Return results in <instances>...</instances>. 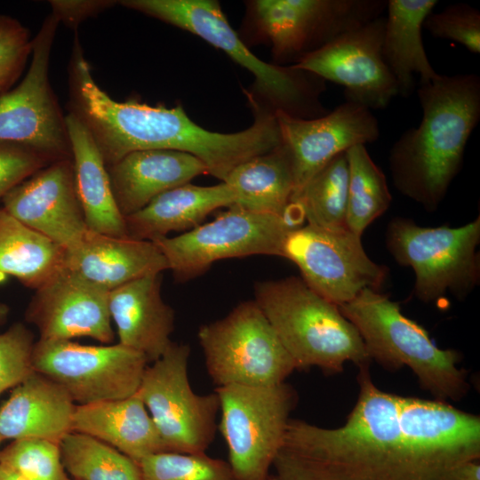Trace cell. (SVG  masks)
<instances>
[{"label":"cell","instance_id":"obj_29","mask_svg":"<svg viewBox=\"0 0 480 480\" xmlns=\"http://www.w3.org/2000/svg\"><path fill=\"white\" fill-rule=\"evenodd\" d=\"M65 249L0 206V274L37 289L64 266Z\"/></svg>","mask_w":480,"mask_h":480},{"label":"cell","instance_id":"obj_44","mask_svg":"<svg viewBox=\"0 0 480 480\" xmlns=\"http://www.w3.org/2000/svg\"><path fill=\"white\" fill-rule=\"evenodd\" d=\"M2 441L1 437H0V442Z\"/></svg>","mask_w":480,"mask_h":480},{"label":"cell","instance_id":"obj_21","mask_svg":"<svg viewBox=\"0 0 480 480\" xmlns=\"http://www.w3.org/2000/svg\"><path fill=\"white\" fill-rule=\"evenodd\" d=\"M107 170L124 217L141 210L160 194L208 174L206 166L196 156L171 149L134 151L107 166Z\"/></svg>","mask_w":480,"mask_h":480},{"label":"cell","instance_id":"obj_14","mask_svg":"<svg viewBox=\"0 0 480 480\" xmlns=\"http://www.w3.org/2000/svg\"><path fill=\"white\" fill-rule=\"evenodd\" d=\"M59 25L51 13L33 38L28 70L14 89L0 93V141L32 148L52 161L72 159L71 145L57 97L49 80V63Z\"/></svg>","mask_w":480,"mask_h":480},{"label":"cell","instance_id":"obj_39","mask_svg":"<svg viewBox=\"0 0 480 480\" xmlns=\"http://www.w3.org/2000/svg\"><path fill=\"white\" fill-rule=\"evenodd\" d=\"M52 14L65 26L76 29L84 20L97 16L118 2L112 0H51Z\"/></svg>","mask_w":480,"mask_h":480},{"label":"cell","instance_id":"obj_42","mask_svg":"<svg viewBox=\"0 0 480 480\" xmlns=\"http://www.w3.org/2000/svg\"><path fill=\"white\" fill-rule=\"evenodd\" d=\"M9 312V307L4 302H0V328L5 324Z\"/></svg>","mask_w":480,"mask_h":480},{"label":"cell","instance_id":"obj_4","mask_svg":"<svg viewBox=\"0 0 480 480\" xmlns=\"http://www.w3.org/2000/svg\"><path fill=\"white\" fill-rule=\"evenodd\" d=\"M254 294L297 369L316 366L336 373L348 362L360 367L372 361L360 334L339 306L301 277L257 282Z\"/></svg>","mask_w":480,"mask_h":480},{"label":"cell","instance_id":"obj_37","mask_svg":"<svg viewBox=\"0 0 480 480\" xmlns=\"http://www.w3.org/2000/svg\"><path fill=\"white\" fill-rule=\"evenodd\" d=\"M32 46L28 30L18 20L0 14V93L20 77Z\"/></svg>","mask_w":480,"mask_h":480},{"label":"cell","instance_id":"obj_35","mask_svg":"<svg viewBox=\"0 0 480 480\" xmlns=\"http://www.w3.org/2000/svg\"><path fill=\"white\" fill-rule=\"evenodd\" d=\"M423 27L434 37L456 42L475 54L480 52V12L469 4H453L431 12Z\"/></svg>","mask_w":480,"mask_h":480},{"label":"cell","instance_id":"obj_33","mask_svg":"<svg viewBox=\"0 0 480 480\" xmlns=\"http://www.w3.org/2000/svg\"><path fill=\"white\" fill-rule=\"evenodd\" d=\"M141 480H238L228 462L202 453L162 452L139 462Z\"/></svg>","mask_w":480,"mask_h":480},{"label":"cell","instance_id":"obj_24","mask_svg":"<svg viewBox=\"0 0 480 480\" xmlns=\"http://www.w3.org/2000/svg\"><path fill=\"white\" fill-rule=\"evenodd\" d=\"M72 431L93 436L138 464L145 457L167 452L137 392L123 399L76 404Z\"/></svg>","mask_w":480,"mask_h":480},{"label":"cell","instance_id":"obj_7","mask_svg":"<svg viewBox=\"0 0 480 480\" xmlns=\"http://www.w3.org/2000/svg\"><path fill=\"white\" fill-rule=\"evenodd\" d=\"M305 222L300 209L292 202L282 215L228 207L208 223L152 242L165 257L175 279L186 282L223 259L260 254L281 257L287 236Z\"/></svg>","mask_w":480,"mask_h":480},{"label":"cell","instance_id":"obj_32","mask_svg":"<svg viewBox=\"0 0 480 480\" xmlns=\"http://www.w3.org/2000/svg\"><path fill=\"white\" fill-rule=\"evenodd\" d=\"M60 450L74 480H141L136 461L89 435L70 431L60 440Z\"/></svg>","mask_w":480,"mask_h":480},{"label":"cell","instance_id":"obj_22","mask_svg":"<svg viewBox=\"0 0 480 480\" xmlns=\"http://www.w3.org/2000/svg\"><path fill=\"white\" fill-rule=\"evenodd\" d=\"M64 267L108 292L168 269L165 257L154 242L89 229L77 244L65 250Z\"/></svg>","mask_w":480,"mask_h":480},{"label":"cell","instance_id":"obj_17","mask_svg":"<svg viewBox=\"0 0 480 480\" xmlns=\"http://www.w3.org/2000/svg\"><path fill=\"white\" fill-rule=\"evenodd\" d=\"M276 117L281 143L292 162V195L338 155L380 137L379 123L372 110L350 100L316 118H299L281 110H276Z\"/></svg>","mask_w":480,"mask_h":480},{"label":"cell","instance_id":"obj_3","mask_svg":"<svg viewBox=\"0 0 480 480\" xmlns=\"http://www.w3.org/2000/svg\"><path fill=\"white\" fill-rule=\"evenodd\" d=\"M422 118L393 144L388 157L396 188L435 212L461 169L467 143L480 119V77L440 75L419 84Z\"/></svg>","mask_w":480,"mask_h":480},{"label":"cell","instance_id":"obj_18","mask_svg":"<svg viewBox=\"0 0 480 480\" xmlns=\"http://www.w3.org/2000/svg\"><path fill=\"white\" fill-rule=\"evenodd\" d=\"M108 293L63 266L35 290L25 317L36 327L42 340L89 337L110 344L115 332Z\"/></svg>","mask_w":480,"mask_h":480},{"label":"cell","instance_id":"obj_16","mask_svg":"<svg viewBox=\"0 0 480 480\" xmlns=\"http://www.w3.org/2000/svg\"><path fill=\"white\" fill-rule=\"evenodd\" d=\"M385 16L351 30L308 53L292 66L344 87L346 100L382 109L398 96L397 85L384 62Z\"/></svg>","mask_w":480,"mask_h":480},{"label":"cell","instance_id":"obj_8","mask_svg":"<svg viewBox=\"0 0 480 480\" xmlns=\"http://www.w3.org/2000/svg\"><path fill=\"white\" fill-rule=\"evenodd\" d=\"M385 243L395 260L415 274L414 294L429 303L447 292L462 300L480 280V217L458 227H421L396 217L388 225Z\"/></svg>","mask_w":480,"mask_h":480},{"label":"cell","instance_id":"obj_12","mask_svg":"<svg viewBox=\"0 0 480 480\" xmlns=\"http://www.w3.org/2000/svg\"><path fill=\"white\" fill-rule=\"evenodd\" d=\"M248 5L252 22L270 43L274 58L295 64L382 16L387 0H255Z\"/></svg>","mask_w":480,"mask_h":480},{"label":"cell","instance_id":"obj_31","mask_svg":"<svg viewBox=\"0 0 480 480\" xmlns=\"http://www.w3.org/2000/svg\"><path fill=\"white\" fill-rule=\"evenodd\" d=\"M348 164L347 227L362 236L366 228L389 207L392 196L385 174L365 145L346 151Z\"/></svg>","mask_w":480,"mask_h":480},{"label":"cell","instance_id":"obj_13","mask_svg":"<svg viewBox=\"0 0 480 480\" xmlns=\"http://www.w3.org/2000/svg\"><path fill=\"white\" fill-rule=\"evenodd\" d=\"M32 364L35 372L61 385L75 403L88 404L134 395L148 360L119 343L93 346L39 339L34 345Z\"/></svg>","mask_w":480,"mask_h":480},{"label":"cell","instance_id":"obj_1","mask_svg":"<svg viewBox=\"0 0 480 480\" xmlns=\"http://www.w3.org/2000/svg\"><path fill=\"white\" fill-rule=\"evenodd\" d=\"M346 421L326 428L290 419L273 468L279 480H456L480 460V418L447 402L386 392L359 367Z\"/></svg>","mask_w":480,"mask_h":480},{"label":"cell","instance_id":"obj_28","mask_svg":"<svg viewBox=\"0 0 480 480\" xmlns=\"http://www.w3.org/2000/svg\"><path fill=\"white\" fill-rule=\"evenodd\" d=\"M223 182L235 194V202L230 207L257 213L282 215L294 190L289 153L281 143L268 152L239 164Z\"/></svg>","mask_w":480,"mask_h":480},{"label":"cell","instance_id":"obj_6","mask_svg":"<svg viewBox=\"0 0 480 480\" xmlns=\"http://www.w3.org/2000/svg\"><path fill=\"white\" fill-rule=\"evenodd\" d=\"M122 5L187 30L225 52L255 77L263 103L292 116L309 119L327 111L320 102L325 90L317 76L297 68L267 63L252 53L230 27L220 4L213 0H124Z\"/></svg>","mask_w":480,"mask_h":480},{"label":"cell","instance_id":"obj_19","mask_svg":"<svg viewBox=\"0 0 480 480\" xmlns=\"http://www.w3.org/2000/svg\"><path fill=\"white\" fill-rule=\"evenodd\" d=\"M1 202L9 214L65 250L77 244L88 231L70 158L42 168L11 189Z\"/></svg>","mask_w":480,"mask_h":480},{"label":"cell","instance_id":"obj_23","mask_svg":"<svg viewBox=\"0 0 480 480\" xmlns=\"http://www.w3.org/2000/svg\"><path fill=\"white\" fill-rule=\"evenodd\" d=\"M75 407L61 385L34 372L14 387L0 406V437L40 438L60 444L72 431Z\"/></svg>","mask_w":480,"mask_h":480},{"label":"cell","instance_id":"obj_30","mask_svg":"<svg viewBox=\"0 0 480 480\" xmlns=\"http://www.w3.org/2000/svg\"><path fill=\"white\" fill-rule=\"evenodd\" d=\"M348 164L346 152L319 170L299 191L296 204L307 224L329 229L346 228Z\"/></svg>","mask_w":480,"mask_h":480},{"label":"cell","instance_id":"obj_15","mask_svg":"<svg viewBox=\"0 0 480 480\" xmlns=\"http://www.w3.org/2000/svg\"><path fill=\"white\" fill-rule=\"evenodd\" d=\"M361 238L348 228L329 229L306 223L287 236L281 257L298 267L313 291L340 306L364 289L379 292L388 276V267L369 258Z\"/></svg>","mask_w":480,"mask_h":480},{"label":"cell","instance_id":"obj_43","mask_svg":"<svg viewBox=\"0 0 480 480\" xmlns=\"http://www.w3.org/2000/svg\"><path fill=\"white\" fill-rule=\"evenodd\" d=\"M267 480H279L275 475H269Z\"/></svg>","mask_w":480,"mask_h":480},{"label":"cell","instance_id":"obj_25","mask_svg":"<svg viewBox=\"0 0 480 480\" xmlns=\"http://www.w3.org/2000/svg\"><path fill=\"white\" fill-rule=\"evenodd\" d=\"M235 202L231 188L187 183L165 191L137 212L124 217L127 236L154 241L172 231L186 232L201 225L212 212L230 207Z\"/></svg>","mask_w":480,"mask_h":480},{"label":"cell","instance_id":"obj_38","mask_svg":"<svg viewBox=\"0 0 480 480\" xmlns=\"http://www.w3.org/2000/svg\"><path fill=\"white\" fill-rule=\"evenodd\" d=\"M52 162L28 146L0 141V202L11 189Z\"/></svg>","mask_w":480,"mask_h":480},{"label":"cell","instance_id":"obj_41","mask_svg":"<svg viewBox=\"0 0 480 480\" xmlns=\"http://www.w3.org/2000/svg\"><path fill=\"white\" fill-rule=\"evenodd\" d=\"M0 480H28L18 473L0 465Z\"/></svg>","mask_w":480,"mask_h":480},{"label":"cell","instance_id":"obj_36","mask_svg":"<svg viewBox=\"0 0 480 480\" xmlns=\"http://www.w3.org/2000/svg\"><path fill=\"white\" fill-rule=\"evenodd\" d=\"M34 334L21 323L0 332V395L35 372L32 355Z\"/></svg>","mask_w":480,"mask_h":480},{"label":"cell","instance_id":"obj_34","mask_svg":"<svg viewBox=\"0 0 480 480\" xmlns=\"http://www.w3.org/2000/svg\"><path fill=\"white\" fill-rule=\"evenodd\" d=\"M0 465L28 480H72L62 464L60 444L50 440H13L0 451Z\"/></svg>","mask_w":480,"mask_h":480},{"label":"cell","instance_id":"obj_5","mask_svg":"<svg viewBox=\"0 0 480 480\" xmlns=\"http://www.w3.org/2000/svg\"><path fill=\"white\" fill-rule=\"evenodd\" d=\"M339 308L357 330L371 360L392 371L407 366L439 401H459L468 392L467 372L459 367L460 354L438 348L420 324L402 313L399 303L364 289Z\"/></svg>","mask_w":480,"mask_h":480},{"label":"cell","instance_id":"obj_10","mask_svg":"<svg viewBox=\"0 0 480 480\" xmlns=\"http://www.w3.org/2000/svg\"><path fill=\"white\" fill-rule=\"evenodd\" d=\"M220 430L238 480H267L282 445L296 391L285 382L268 387H217Z\"/></svg>","mask_w":480,"mask_h":480},{"label":"cell","instance_id":"obj_2","mask_svg":"<svg viewBox=\"0 0 480 480\" xmlns=\"http://www.w3.org/2000/svg\"><path fill=\"white\" fill-rule=\"evenodd\" d=\"M68 74V113L85 126L106 166L134 151L178 150L196 156L208 174L224 181L236 165L266 148L265 134L258 124L221 133L194 123L181 106L114 100L93 79L77 36Z\"/></svg>","mask_w":480,"mask_h":480},{"label":"cell","instance_id":"obj_40","mask_svg":"<svg viewBox=\"0 0 480 480\" xmlns=\"http://www.w3.org/2000/svg\"><path fill=\"white\" fill-rule=\"evenodd\" d=\"M455 477L456 480H480L479 460H469L460 465Z\"/></svg>","mask_w":480,"mask_h":480},{"label":"cell","instance_id":"obj_9","mask_svg":"<svg viewBox=\"0 0 480 480\" xmlns=\"http://www.w3.org/2000/svg\"><path fill=\"white\" fill-rule=\"evenodd\" d=\"M207 372L217 387H268L297 370L255 300L244 301L197 332Z\"/></svg>","mask_w":480,"mask_h":480},{"label":"cell","instance_id":"obj_27","mask_svg":"<svg viewBox=\"0 0 480 480\" xmlns=\"http://www.w3.org/2000/svg\"><path fill=\"white\" fill-rule=\"evenodd\" d=\"M77 197L89 230L128 237L109 181L107 166L85 126L72 114L66 116Z\"/></svg>","mask_w":480,"mask_h":480},{"label":"cell","instance_id":"obj_26","mask_svg":"<svg viewBox=\"0 0 480 480\" xmlns=\"http://www.w3.org/2000/svg\"><path fill=\"white\" fill-rule=\"evenodd\" d=\"M437 3L387 1L382 56L402 97H408L414 91L415 75L420 76V84L429 83L439 76L429 62L421 36L423 23Z\"/></svg>","mask_w":480,"mask_h":480},{"label":"cell","instance_id":"obj_11","mask_svg":"<svg viewBox=\"0 0 480 480\" xmlns=\"http://www.w3.org/2000/svg\"><path fill=\"white\" fill-rule=\"evenodd\" d=\"M190 348L172 342L148 365L137 394L167 452L202 453L213 441L220 410L216 393L196 394L188 381Z\"/></svg>","mask_w":480,"mask_h":480},{"label":"cell","instance_id":"obj_20","mask_svg":"<svg viewBox=\"0 0 480 480\" xmlns=\"http://www.w3.org/2000/svg\"><path fill=\"white\" fill-rule=\"evenodd\" d=\"M162 273L148 275L108 293V309L119 344L142 353L153 363L172 344L174 311L161 295Z\"/></svg>","mask_w":480,"mask_h":480}]
</instances>
